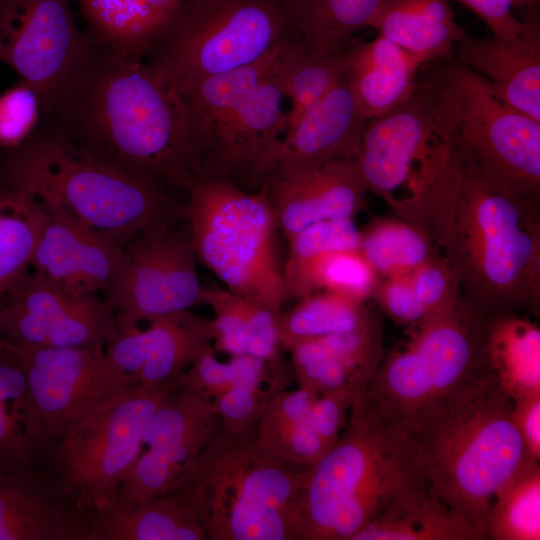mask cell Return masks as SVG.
<instances>
[{"mask_svg":"<svg viewBox=\"0 0 540 540\" xmlns=\"http://www.w3.org/2000/svg\"><path fill=\"white\" fill-rule=\"evenodd\" d=\"M427 233L462 299L487 316L540 310V202L498 187L454 133L434 185Z\"/></svg>","mask_w":540,"mask_h":540,"instance_id":"obj_1","label":"cell"},{"mask_svg":"<svg viewBox=\"0 0 540 540\" xmlns=\"http://www.w3.org/2000/svg\"><path fill=\"white\" fill-rule=\"evenodd\" d=\"M42 120L133 176L185 191L197 180L179 98L143 59L92 43L56 112Z\"/></svg>","mask_w":540,"mask_h":540,"instance_id":"obj_2","label":"cell"},{"mask_svg":"<svg viewBox=\"0 0 540 540\" xmlns=\"http://www.w3.org/2000/svg\"><path fill=\"white\" fill-rule=\"evenodd\" d=\"M513 401L494 374L427 417L407 438L423 487L486 538L499 488L531 458L512 420Z\"/></svg>","mask_w":540,"mask_h":540,"instance_id":"obj_3","label":"cell"},{"mask_svg":"<svg viewBox=\"0 0 540 540\" xmlns=\"http://www.w3.org/2000/svg\"><path fill=\"white\" fill-rule=\"evenodd\" d=\"M1 184L25 191L124 246L144 230L182 220L169 189L133 176L41 120L20 146L5 149Z\"/></svg>","mask_w":540,"mask_h":540,"instance_id":"obj_4","label":"cell"},{"mask_svg":"<svg viewBox=\"0 0 540 540\" xmlns=\"http://www.w3.org/2000/svg\"><path fill=\"white\" fill-rule=\"evenodd\" d=\"M288 40L252 64L172 87L197 180L222 179L245 190L264 183L286 131L281 63Z\"/></svg>","mask_w":540,"mask_h":540,"instance_id":"obj_5","label":"cell"},{"mask_svg":"<svg viewBox=\"0 0 540 540\" xmlns=\"http://www.w3.org/2000/svg\"><path fill=\"white\" fill-rule=\"evenodd\" d=\"M307 469L260 448L253 432L220 426L171 491L194 511L207 540H297Z\"/></svg>","mask_w":540,"mask_h":540,"instance_id":"obj_6","label":"cell"},{"mask_svg":"<svg viewBox=\"0 0 540 540\" xmlns=\"http://www.w3.org/2000/svg\"><path fill=\"white\" fill-rule=\"evenodd\" d=\"M489 316L460 297L407 327L361 394L368 410L405 439L446 402L493 374L486 356Z\"/></svg>","mask_w":540,"mask_h":540,"instance_id":"obj_7","label":"cell"},{"mask_svg":"<svg viewBox=\"0 0 540 540\" xmlns=\"http://www.w3.org/2000/svg\"><path fill=\"white\" fill-rule=\"evenodd\" d=\"M360 393L334 446L305 472L297 540H352L406 483L418 479L406 439L367 409Z\"/></svg>","mask_w":540,"mask_h":540,"instance_id":"obj_8","label":"cell"},{"mask_svg":"<svg viewBox=\"0 0 540 540\" xmlns=\"http://www.w3.org/2000/svg\"><path fill=\"white\" fill-rule=\"evenodd\" d=\"M456 115L449 65H421L410 96L364 130L355 160L368 192L418 227L424 201L449 157Z\"/></svg>","mask_w":540,"mask_h":540,"instance_id":"obj_9","label":"cell"},{"mask_svg":"<svg viewBox=\"0 0 540 540\" xmlns=\"http://www.w3.org/2000/svg\"><path fill=\"white\" fill-rule=\"evenodd\" d=\"M182 219L197 261L227 290L279 315L286 301L276 218L261 186L245 190L216 178L188 189Z\"/></svg>","mask_w":540,"mask_h":540,"instance_id":"obj_10","label":"cell"},{"mask_svg":"<svg viewBox=\"0 0 540 540\" xmlns=\"http://www.w3.org/2000/svg\"><path fill=\"white\" fill-rule=\"evenodd\" d=\"M291 36L281 0H184L146 59L176 88L252 64Z\"/></svg>","mask_w":540,"mask_h":540,"instance_id":"obj_11","label":"cell"},{"mask_svg":"<svg viewBox=\"0 0 540 540\" xmlns=\"http://www.w3.org/2000/svg\"><path fill=\"white\" fill-rule=\"evenodd\" d=\"M178 385L125 388L50 445L44 471L89 509L128 473L141 452L150 419Z\"/></svg>","mask_w":540,"mask_h":540,"instance_id":"obj_12","label":"cell"},{"mask_svg":"<svg viewBox=\"0 0 540 540\" xmlns=\"http://www.w3.org/2000/svg\"><path fill=\"white\" fill-rule=\"evenodd\" d=\"M448 64L457 95L456 135L489 181L540 202V121L503 102L473 70Z\"/></svg>","mask_w":540,"mask_h":540,"instance_id":"obj_13","label":"cell"},{"mask_svg":"<svg viewBox=\"0 0 540 540\" xmlns=\"http://www.w3.org/2000/svg\"><path fill=\"white\" fill-rule=\"evenodd\" d=\"M91 48L71 0H0V62L36 91L41 120L56 112Z\"/></svg>","mask_w":540,"mask_h":540,"instance_id":"obj_14","label":"cell"},{"mask_svg":"<svg viewBox=\"0 0 540 540\" xmlns=\"http://www.w3.org/2000/svg\"><path fill=\"white\" fill-rule=\"evenodd\" d=\"M183 220V219H182ZM154 225L126 244L105 291L118 325H138L200 304L203 288L187 224Z\"/></svg>","mask_w":540,"mask_h":540,"instance_id":"obj_15","label":"cell"},{"mask_svg":"<svg viewBox=\"0 0 540 540\" xmlns=\"http://www.w3.org/2000/svg\"><path fill=\"white\" fill-rule=\"evenodd\" d=\"M6 297L2 339L17 350L81 347L105 351L117 332L115 311L105 299L68 292L34 273H28Z\"/></svg>","mask_w":540,"mask_h":540,"instance_id":"obj_16","label":"cell"},{"mask_svg":"<svg viewBox=\"0 0 540 540\" xmlns=\"http://www.w3.org/2000/svg\"><path fill=\"white\" fill-rule=\"evenodd\" d=\"M17 351L23 361L32 410L48 449L73 423L135 384L105 351L81 347Z\"/></svg>","mask_w":540,"mask_h":540,"instance_id":"obj_17","label":"cell"},{"mask_svg":"<svg viewBox=\"0 0 540 540\" xmlns=\"http://www.w3.org/2000/svg\"><path fill=\"white\" fill-rule=\"evenodd\" d=\"M218 427L214 404L178 385L150 419L137 459L107 496L144 504L171 492Z\"/></svg>","mask_w":540,"mask_h":540,"instance_id":"obj_18","label":"cell"},{"mask_svg":"<svg viewBox=\"0 0 540 540\" xmlns=\"http://www.w3.org/2000/svg\"><path fill=\"white\" fill-rule=\"evenodd\" d=\"M212 345L211 319L185 310L155 319L145 329L139 324L118 326L105 352L135 384L158 386L178 382Z\"/></svg>","mask_w":540,"mask_h":540,"instance_id":"obj_19","label":"cell"},{"mask_svg":"<svg viewBox=\"0 0 540 540\" xmlns=\"http://www.w3.org/2000/svg\"><path fill=\"white\" fill-rule=\"evenodd\" d=\"M41 204L45 220L31 261L32 273L74 294L105 293L125 246Z\"/></svg>","mask_w":540,"mask_h":540,"instance_id":"obj_20","label":"cell"},{"mask_svg":"<svg viewBox=\"0 0 540 540\" xmlns=\"http://www.w3.org/2000/svg\"><path fill=\"white\" fill-rule=\"evenodd\" d=\"M368 122L343 75L285 132L266 179L294 178L334 160L355 158Z\"/></svg>","mask_w":540,"mask_h":540,"instance_id":"obj_21","label":"cell"},{"mask_svg":"<svg viewBox=\"0 0 540 540\" xmlns=\"http://www.w3.org/2000/svg\"><path fill=\"white\" fill-rule=\"evenodd\" d=\"M0 540H96L89 510L46 472H0Z\"/></svg>","mask_w":540,"mask_h":540,"instance_id":"obj_22","label":"cell"},{"mask_svg":"<svg viewBox=\"0 0 540 540\" xmlns=\"http://www.w3.org/2000/svg\"><path fill=\"white\" fill-rule=\"evenodd\" d=\"M279 232L287 240L324 220L354 218L368 192L355 158L338 159L294 177H268L263 185Z\"/></svg>","mask_w":540,"mask_h":540,"instance_id":"obj_23","label":"cell"},{"mask_svg":"<svg viewBox=\"0 0 540 540\" xmlns=\"http://www.w3.org/2000/svg\"><path fill=\"white\" fill-rule=\"evenodd\" d=\"M521 19L523 30L512 39L467 33L452 53L460 64L485 78L503 102L540 121L539 10Z\"/></svg>","mask_w":540,"mask_h":540,"instance_id":"obj_24","label":"cell"},{"mask_svg":"<svg viewBox=\"0 0 540 540\" xmlns=\"http://www.w3.org/2000/svg\"><path fill=\"white\" fill-rule=\"evenodd\" d=\"M421 65L410 52L378 34L366 42L354 38L345 51L344 76L370 121L410 96Z\"/></svg>","mask_w":540,"mask_h":540,"instance_id":"obj_25","label":"cell"},{"mask_svg":"<svg viewBox=\"0 0 540 540\" xmlns=\"http://www.w3.org/2000/svg\"><path fill=\"white\" fill-rule=\"evenodd\" d=\"M184 0H78L96 46L145 60L166 34Z\"/></svg>","mask_w":540,"mask_h":540,"instance_id":"obj_26","label":"cell"},{"mask_svg":"<svg viewBox=\"0 0 540 540\" xmlns=\"http://www.w3.org/2000/svg\"><path fill=\"white\" fill-rule=\"evenodd\" d=\"M47 451L46 437L30 403L22 358L3 341L0 346V472H42Z\"/></svg>","mask_w":540,"mask_h":540,"instance_id":"obj_27","label":"cell"},{"mask_svg":"<svg viewBox=\"0 0 540 540\" xmlns=\"http://www.w3.org/2000/svg\"><path fill=\"white\" fill-rule=\"evenodd\" d=\"M485 536L418 479L403 485L352 540H485Z\"/></svg>","mask_w":540,"mask_h":540,"instance_id":"obj_28","label":"cell"},{"mask_svg":"<svg viewBox=\"0 0 540 540\" xmlns=\"http://www.w3.org/2000/svg\"><path fill=\"white\" fill-rule=\"evenodd\" d=\"M88 510L96 540H207L193 509L174 492L144 504L107 496Z\"/></svg>","mask_w":540,"mask_h":540,"instance_id":"obj_29","label":"cell"},{"mask_svg":"<svg viewBox=\"0 0 540 540\" xmlns=\"http://www.w3.org/2000/svg\"><path fill=\"white\" fill-rule=\"evenodd\" d=\"M366 27L401 46L421 64L447 59L467 34L448 0H381Z\"/></svg>","mask_w":540,"mask_h":540,"instance_id":"obj_30","label":"cell"},{"mask_svg":"<svg viewBox=\"0 0 540 540\" xmlns=\"http://www.w3.org/2000/svg\"><path fill=\"white\" fill-rule=\"evenodd\" d=\"M485 350L490 369L512 401L540 394V329L518 312L490 316Z\"/></svg>","mask_w":540,"mask_h":540,"instance_id":"obj_31","label":"cell"},{"mask_svg":"<svg viewBox=\"0 0 540 540\" xmlns=\"http://www.w3.org/2000/svg\"><path fill=\"white\" fill-rule=\"evenodd\" d=\"M293 37L325 54L343 53L381 0H281Z\"/></svg>","mask_w":540,"mask_h":540,"instance_id":"obj_32","label":"cell"},{"mask_svg":"<svg viewBox=\"0 0 540 540\" xmlns=\"http://www.w3.org/2000/svg\"><path fill=\"white\" fill-rule=\"evenodd\" d=\"M44 220L37 198L0 185V297L28 274Z\"/></svg>","mask_w":540,"mask_h":540,"instance_id":"obj_33","label":"cell"},{"mask_svg":"<svg viewBox=\"0 0 540 540\" xmlns=\"http://www.w3.org/2000/svg\"><path fill=\"white\" fill-rule=\"evenodd\" d=\"M359 251L378 279L411 274L442 253L423 229L397 216L376 218L360 231Z\"/></svg>","mask_w":540,"mask_h":540,"instance_id":"obj_34","label":"cell"},{"mask_svg":"<svg viewBox=\"0 0 540 540\" xmlns=\"http://www.w3.org/2000/svg\"><path fill=\"white\" fill-rule=\"evenodd\" d=\"M374 313L365 303L326 291L312 293L279 313L280 346L287 351L299 341L356 330L365 325Z\"/></svg>","mask_w":540,"mask_h":540,"instance_id":"obj_35","label":"cell"},{"mask_svg":"<svg viewBox=\"0 0 540 540\" xmlns=\"http://www.w3.org/2000/svg\"><path fill=\"white\" fill-rule=\"evenodd\" d=\"M345 51L339 54L320 53L307 48L293 36L289 39L281 63L284 93L291 100L286 114V131L344 75Z\"/></svg>","mask_w":540,"mask_h":540,"instance_id":"obj_36","label":"cell"},{"mask_svg":"<svg viewBox=\"0 0 540 540\" xmlns=\"http://www.w3.org/2000/svg\"><path fill=\"white\" fill-rule=\"evenodd\" d=\"M486 539H540V464L526 459L499 488L486 520Z\"/></svg>","mask_w":540,"mask_h":540,"instance_id":"obj_37","label":"cell"},{"mask_svg":"<svg viewBox=\"0 0 540 540\" xmlns=\"http://www.w3.org/2000/svg\"><path fill=\"white\" fill-rule=\"evenodd\" d=\"M377 281L374 270L359 250L333 251L307 266L291 299L326 291L365 303L371 298Z\"/></svg>","mask_w":540,"mask_h":540,"instance_id":"obj_38","label":"cell"},{"mask_svg":"<svg viewBox=\"0 0 540 540\" xmlns=\"http://www.w3.org/2000/svg\"><path fill=\"white\" fill-rule=\"evenodd\" d=\"M287 241L288 255L283 263L286 300L291 299L305 269L316 258L333 251L359 250L360 230L353 218H336L309 225Z\"/></svg>","mask_w":540,"mask_h":540,"instance_id":"obj_39","label":"cell"},{"mask_svg":"<svg viewBox=\"0 0 540 540\" xmlns=\"http://www.w3.org/2000/svg\"><path fill=\"white\" fill-rule=\"evenodd\" d=\"M199 303L208 305L214 313V349L230 356L246 354L251 300L227 289L203 286Z\"/></svg>","mask_w":540,"mask_h":540,"instance_id":"obj_40","label":"cell"},{"mask_svg":"<svg viewBox=\"0 0 540 540\" xmlns=\"http://www.w3.org/2000/svg\"><path fill=\"white\" fill-rule=\"evenodd\" d=\"M317 396L316 393L299 387L278 393L270 401L254 429L255 443L270 452L286 434L305 420Z\"/></svg>","mask_w":540,"mask_h":540,"instance_id":"obj_41","label":"cell"},{"mask_svg":"<svg viewBox=\"0 0 540 540\" xmlns=\"http://www.w3.org/2000/svg\"><path fill=\"white\" fill-rule=\"evenodd\" d=\"M36 91L19 81L0 95V147L13 149L24 143L41 121Z\"/></svg>","mask_w":540,"mask_h":540,"instance_id":"obj_42","label":"cell"},{"mask_svg":"<svg viewBox=\"0 0 540 540\" xmlns=\"http://www.w3.org/2000/svg\"><path fill=\"white\" fill-rule=\"evenodd\" d=\"M283 390L233 386L213 401L219 423L234 434L254 432L270 401Z\"/></svg>","mask_w":540,"mask_h":540,"instance_id":"obj_43","label":"cell"},{"mask_svg":"<svg viewBox=\"0 0 540 540\" xmlns=\"http://www.w3.org/2000/svg\"><path fill=\"white\" fill-rule=\"evenodd\" d=\"M409 277L426 316L445 309L461 297L455 273L442 253L421 265Z\"/></svg>","mask_w":540,"mask_h":540,"instance_id":"obj_44","label":"cell"},{"mask_svg":"<svg viewBox=\"0 0 540 540\" xmlns=\"http://www.w3.org/2000/svg\"><path fill=\"white\" fill-rule=\"evenodd\" d=\"M378 307L400 326H412L426 317L409 274L378 279L371 296Z\"/></svg>","mask_w":540,"mask_h":540,"instance_id":"obj_45","label":"cell"},{"mask_svg":"<svg viewBox=\"0 0 540 540\" xmlns=\"http://www.w3.org/2000/svg\"><path fill=\"white\" fill-rule=\"evenodd\" d=\"M179 385L213 401L234 386L229 362L216 357L213 345L205 349L178 378Z\"/></svg>","mask_w":540,"mask_h":540,"instance_id":"obj_46","label":"cell"},{"mask_svg":"<svg viewBox=\"0 0 540 540\" xmlns=\"http://www.w3.org/2000/svg\"><path fill=\"white\" fill-rule=\"evenodd\" d=\"M362 392L352 389L326 392L319 394L311 406L306 421L330 448L347 424L354 399Z\"/></svg>","mask_w":540,"mask_h":540,"instance_id":"obj_47","label":"cell"},{"mask_svg":"<svg viewBox=\"0 0 540 540\" xmlns=\"http://www.w3.org/2000/svg\"><path fill=\"white\" fill-rule=\"evenodd\" d=\"M484 21L493 36L512 39L524 27L514 14L511 0H457Z\"/></svg>","mask_w":540,"mask_h":540,"instance_id":"obj_48","label":"cell"},{"mask_svg":"<svg viewBox=\"0 0 540 540\" xmlns=\"http://www.w3.org/2000/svg\"><path fill=\"white\" fill-rule=\"evenodd\" d=\"M512 420L527 454L540 461V394L513 401Z\"/></svg>","mask_w":540,"mask_h":540,"instance_id":"obj_49","label":"cell"},{"mask_svg":"<svg viewBox=\"0 0 540 540\" xmlns=\"http://www.w3.org/2000/svg\"><path fill=\"white\" fill-rule=\"evenodd\" d=\"M513 10H522L523 14L538 9L539 0H511Z\"/></svg>","mask_w":540,"mask_h":540,"instance_id":"obj_50","label":"cell"},{"mask_svg":"<svg viewBox=\"0 0 540 540\" xmlns=\"http://www.w3.org/2000/svg\"><path fill=\"white\" fill-rule=\"evenodd\" d=\"M2 297H0V346L3 344L2 334H1V317H2V309H3Z\"/></svg>","mask_w":540,"mask_h":540,"instance_id":"obj_51","label":"cell"},{"mask_svg":"<svg viewBox=\"0 0 540 540\" xmlns=\"http://www.w3.org/2000/svg\"><path fill=\"white\" fill-rule=\"evenodd\" d=\"M0 185H1V181H0Z\"/></svg>","mask_w":540,"mask_h":540,"instance_id":"obj_52","label":"cell"}]
</instances>
